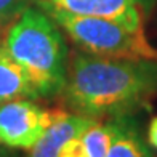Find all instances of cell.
Instances as JSON below:
<instances>
[{
	"mask_svg": "<svg viewBox=\"0 0 157 157\" xmlns=\"http://www.w3.org/2000/svg\"><path fill=\"white\" fill-rule=\"evenodd\" d=\"M157 93V61L72 53L61 91L67 108L91 119L132 116Z\"/></svg>",
	"mask_w": 157,
	"mask_h": 157,
	"instance_id": "6da1fadb",
	"label": "cell"
},
{
	"mask_svg": "<svg viewBox=\"0 0 157 157\" xmlns=\"http://www.w3.org/2000/svg\"><path fill=\"white\" fill-rule=\"evenodd\" d=\"M2 45L24 69L39 98L61 95L67 77L69 52L58 24L40 6H27L10 23Z\"/></svg>",
	"mask_w": 157,
	"mask_h": 157,
	"instance_id": "7a4b0ae2",
	"label": "cell"
},
{
	"mask_svg": "<svg viewBox=\"0 0 157 157\" xmlns=\"http://www.w3.org/2000/svg\"><path fill=\"white\" fill-rule=\"evenodd\" d=\"M83 53L122 59H154L157 50L143 29H132L106 18L77 16L58 10H44Z\"/></svg>",
	"mask_w": 157,
	"mask_h": 157,
	"instance_id": "3957f363",
	"label": "cell"
},
{
	"mask_svg": "<svg viewBox=\"0 0 157 157\" xmlns=\"http://www.w3.org/2000/svg\"><path fill=\"white\" fill-rule=\"evenodd\" d=\"M61 109H45L32 99H15L0 106V144L29 149L37 143Z\"/></svg>",
	"mask_w": 157,
	"mask_h": 157,
	"instance_id": "277c9868",
	"label": "cell"
},
{
	"mask_svg": "<svg viewBox=\"0 0 157 157\" xmlns=\"http://www.w3.org/2000/svg\"><path fill=\"white\" fill-rule=\"evenodd\" d=\"M149 2L151 0H35L42 10L106 18L132 29H143V16Z\"/></svg>",
	"mask_w": 157,
	"mask_h": 157,
	"instance_id": "5b68a950",
	"label": "cell"
},
{
	"mask_svg": "<svg viewBox=\"0 0 157 157\" xmlns=\"http://www.w3.org/2000/svg\"><path fill=\"white\" fill-rule=\"evenodd\" d=\"M95 122L96 119L61 109L53 124L44 133V136L29 149L27 157H58L59 151L67 141L78 136Z\"/></svg>",
	"mask_w": 157,
	"mask_h": 157,
	"instance_id": "8992f818",
	"label": "cell"
},
{
	"mask_svg": "<svg viewBox=\"0 0 157 157\" xmlns=\"http://www.w3.org/2000/svg\"><path fill=\"white\" fill-rule=\"evenodd\" d=\"M114 136V122L96 120L63 146L58 157H106Z\"/></svg>",
	"mask_w": 157,
	"mask_h": 157,
	"instance_id": "52a82bcc",
	"label": "cell"
},
{
	"mask_svg": "<svg viewBox=\"0 0 157 157\" xmlns=\"http://www.w3.org/2000/svg\"><path fill=\"white\" fill-rule=\"evenodd\" d=\"M31 98H39L31 78L0 44V106L15 99Z\"/></svg>",
	"mask_w": 157,
	"mask_h": 157,
	"instance_id": "ba28073f",
	"label": "cell"
},
{
	"mask_svg": "<svg viewBox=\"0 0 157 157\" xmlns=\"http://www.w3.org/2000/svg\"><path fill=\"white\" fill-rule=\"evenodd\" d=\"M114 136L106 157H152L132 116L114 117Z\"/></svg>",
	"mask_w": 157,
	"mask_h": 157,
	"instance_id": "9c48e42d",
	"label": "cell"
},
{
	"mask_svg": "<svg viewBox=\"0 0 157 157\" xmlns=\"http://www.w3.org/2000/svg\"><path fill=\"white\" fill-rule=\"evenodd\" d=\"M35 0H0V24L13 23Z\"/></svg>",
	"mask_w": 157,
	"mask_h": 157,
	"instance_id": "30bf717a",
	"label": "cell"
},
{
	"mask_svg": "<svg viewBox=\"0 0 157 157\" xmlns=\"http://www.w3.org/2000/svg\"><path fill=\"white\" fill-rule=\"evenodd\" d=\"M147 141L152 147L157 149V116L152 117V120L149 122V128H147Z\"/></svg>",
	"mask_w": 157,
	"mask_h": 157,
	"instance_id": "8fae6325",
	"label": "cell"
},
{
	"mask_svg": "<svg viewBox=\"0 0 157 157\" xmlns=\"http://www.w3.org/2000/svg\"><path fill=\"white\" fill-rule=\"evenodd\" d=\"M0 157H19V155L13 152L10 147H6V146H0Z\"/></svg>",
	"mask_w": 157,
	"mask_h": 157,
	"instance_id": "7c38bea8",
	"label": "cell"
},
{
	"mask_svg": "<svg viewBox=\"0 0 157 157\" xmlns=\"http://www.w3.org/2000/svg\"><path fill=\"white\" fill-rule=\"evenodd\" d=\"M3 24H0V40H2V35H3ZM0 44H2V42H0Z\"/></svg>",
	"mask_w": 157,
	"mask_h": 157,
	"instance_id": "4fadbf2b",
	"label": "cell"
}]
</instances>
